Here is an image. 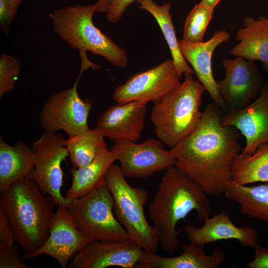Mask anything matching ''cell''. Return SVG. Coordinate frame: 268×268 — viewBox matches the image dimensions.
<instances>
[{
    "label": "cell",
    "mask_w": 268,
    "mask_h": 268,
    "mask_svg": "<svg viewBox=\"0 0 268 268\" xmlns=\"http://www.w3.org/2000/svg\"><path fill=\"white\" fill-rule=\"evenodd\" d=\"M220 110L215 103L207 105L195 130L170 150L175 165L212 196L224 193L231 180L233 162L241 149L239 133L234 127L222 125Z\"/></svg>",
    "instance_id": "1"
},
{
    "label": "cell",
    "mask_w": 268,
    "mask_h": 268,
    "mask_svg": "<svg viewBox=\"0 0 268 268\" xmlns=\"http://www.w3.org/2000/svg\"><path fill=\"white\" fill-rule=\"evenodd\" d=\"M201 187L175 165L165 170L148 213L159 235L163 251L175 252L180 247L178 222L196 211L201 221L209 217L211 206Z\"/></svg>",
    "instance_id": "2"
},
{
    "label": "cell",
    "mask_w": 268,
    "mask_h": 268,
    "mask_svg": "<svg viewBox=\"0 0 268 268\" xmlns=\"http://www.w3.org/2000/svg\"><path fill=\"white\" fill-rule=\"evenodd\" d=\"M41 191L27 176L13 182L1 193L0 205L10 222L15 242L25 255L40 248L49 235L55 203Z\"/></svg>",
    "instance_id": "3"
},
{
    "label": "cell",
    "mask_w": 268,
    "mask_h": 268,
    "mask_svg": "<svg viewBox=\"0 0 268 268\" xmlns=\"http://www.w3.org/2000/svg\"><path fill=\"white\" fill-rule=\"evenodd\" d=\"M206 90L190 74L161 100L154 103L150 120L158 138L170 148L192 133L201 120L202 96Z\"/></svg>",
    "instance_id": "4"
},
{
    "label": "cell",
    "mask_w": 268,
    "mask_h": 268,
    "mask_svg": "<svg viewBox=\"0 0 268 268\" xmlns=\"http://www.w3.org/2000/svg\"><path fill=\"white\" fill-rule=\"evenodd\" d=\"M95 4H75L53 10L49 14L56 34L79 52L99 55L113 66L124 67L128 59L125 50L93 24Z\"/></svg>",
    "instance_id": "5"
},
{
    "label": "cell",
    "mask_w": 268,
    "mask_h": 268,
    "mask_svg": "<svg viewBox=\"0 0 268 268\" xmlns=\"http://www.w3.org/2000/svg\"><path fill=\"white\" fill-rule=\"evenodd\" d=\"M105 184L114 198L115 215L126 229L130 241L144 251L157 254L159 235L155 228L148 224L144 213L148 199L147 191L129 185L118 164L110 167Z\"/></svg>",
    "instance_id": "6"
},
{
    "label": "cell",
    "mask_w": 268,
    "mask_h": 268,
    "mask_svg": "<svg viewBox=\"0 0 268 268\" xmlns=\"http://www.w3.org/2000/svg\"><path fill=\"white\" fill-rule=\"evenodd\" d=\"M112 194L104 184L71 201L67 207L77 228L92 242L131 241L114 212Z\"/></svg>",
    "instance_id": "7"
},
{
    "label": "cell",
    "mask_w": 268,
    "mask_h": 268,
    "mask_svg": "<svg viewBox=\"0 0 268 268\" xmlns=\"http://www.w3.org/2000/svg\"><path fill=\"white\" fill-rule=\"evenodd\" d=\"M64 136L59 133L45 132L33 142L34 165L28 177L34 181L58 206L67 207L70 203L61 193L63 185V161L69 156Z\"/></svg>",
    "instance_id": "8"
},
{
    "label": "cell",
    "mask_w": 268,
    "mask_h": 268,
    "mask_svg": "<svg viewBox=\"0 0 268 268\" xmlns=\"http://www.w3.org/2000/svg\"><path fill=\"white\" fill-rule=\"evenodd\" d=\"M82 71L71 87L53 94L44 104L40 115V122L45 132H65L71 137L89 130L88 118L92 101L84 100L77 92V85Z\"/></svg>",
    "instance_id": "9"
},
{
    "label": "cell",
    "mask_w": 268,
    "mask_h": 268,
    "mask_svg": "<svg viewBox=\"0 0 268 268\" xmlns=\"http://www.w3.org/2000/svg\"><path fill=\"white\" fill-rule=\"evenodd\" d=\"M172 59L133 75L117 87L113 99L118 103L135 101L144 104L157 102L181 83Z\"/></svg>",
    "instance_id": "10"
},
{
    "label": "cell",
    "mask_w": 268,
    "mask_h": 268,
    "mask_svg": "<svg viewBox=\"0 0 268 268\" xmlns=\"http://www.w3.org/2000/svg\"><path fill=\"white\" fill-rule=\"evenodd\" d=\"M163 144L159 139L150 138L141 143H116L111 150L116 153L125 177L145 179L175 165V158Z\"/></svg>",
    "instance_id": "11"
},
{
    "label": "cell",
    "mask_w": 268,
    "mask_h": 268,
    "mask_svg": "<svg viewBox=\"0 0 268 268\" xmlns=\"http://www.w3.org/2000/svg\"><path fill=\"white\" fill-rule=\"evenodd\" d=\"M225 77L216 81L219 94L230 111L241 109L257 97L263 76L255 62L236 57L222 61Z\"/></svg>",
    "instance_id": "12"
},
{
    "label": "cell",
    "mask_w": 268,
    "mask_h": 268,
    "mask_svg": "<svg viewBox=\"0 0 268 268\" xmlns=\"http://www.w3.org/2000/svg\"><path fill=\"white\" fill-rule=\"evenodd\" d=\"M49 232L43 245L32 254L25 255L23 260L44 255L55 259L62 268H66L74 254L92 242L77 228L65 207L58 206L55 211Z\"/></svg>",
    "instance_id": "13"
},
{
    "label": "cell",
    "mask_w": 268,
    "mask_h": 268,
    "mask_svg": "<svg viewBox=\"0 0 268 268\" xmlns=\"http://www.w3.org/2000/svg\"><path fill=\"white\" fill-rule=\"evenodd\" d=\"M221 123L236 128L245 137L246 145L241 156L253 154L260 144L268 142V83L263 84L259 96L249 104L222 116Z\"/></svg>",
    "instance_id": "14"
},
{
    "label": "cell",
    "mask_w": 268,
    "mask_h": 268,
    "mask_svg": "<svg viewBox=\"0 0 268 268\" xmlns=\"http://www.w3.org/2000/svg\"><path fill=\"white\" fill-rule=\"evenodd\" d=\"M146 114V104L135 101L118 103L100 116L96 128L115 144L137 142L141 137Z\"/></svg>",
    "instance_id": "15"
},
{
    "label": "cell",
    "mask_w": 268,
    "mask_h": 268,
    "mask_svg": "<svg viewBox=\"0 0 268 268\" xmlns=\"http://www.w3.org/2000/svg\"><path fill=\"white\" fill-rule=\"evenodd\" d=\"M143 250L131 241H95L79 251L69 264L70 268H134Z\"/></svg>",
    "instance_id": "16"
},
{
    "label": "cell",
    "mask_w": 268,
    "mask_h": 268,
    "mask_svg": "<svg viewBox=\"0 0 268 268\" xmlns=\"http://www.w3.org/2000/svg\"><path fill=\"white\" fill-rule=\"evenodd\" d=\"M184 231L190 243L202 246L221 240L234 239L243 247L255 248L259 242L255 229L247 225H235L225 210L205 218L201 227L185 225Z\"/></svg>",
    "instance_id": "17"
},
{
    "label": "cell",
    "mask_w": 268,
    "mask_h": 268,
    "mask_svg": "<svg viewBox=\"0 0 268 268\" xmlns=\"http://www.w3.org/2000/svg\"><path fill=\"white\" fill-rule=\"evenodd\" d=\"M230 38V33L221 30L215 32L205 42L190 43L183 40L179 41L183 57L192 66L199 81L205 87L214 103L220 108H224L226 104L219 94L216 81L213 75L211 58L216 47Z\"/></svg>",
    "instance_id": "18"
},
{
    "label": "cell",
    "mask_w": 268,
    "mask_h": 268,
    "mask_svg": "<svg viewBox=\"0 0 268 268\" xmlns=\"http://www.w3.org/2000/svg\"><path fill=\"white\" fill-rule=\"evenodd\" d=\"M182 247V254L173 257H162L143 250L136 268H217L226 260L224 252L218 248L208 255L202 246L190 243L183 244Z\"/></svg>",
    "instance_id": "19"
},
{
    "label": "cell",
    "mask_w": 268,
    "mask_h": 268,
    "mask_svg": "<svg viewBox=\"0 0 268 268\" xmlns=\"http://www.w3.org/2000/svg\"><path fill=\"white\" fill-rule=\"evenodd\" d=\"M236 38L239 43L230 50V54L250 61H260L263 69L268 73V19L245 16Z\"/></svg>",
    "instance_id": "20"
},
{
    "label": "cell",
    "mask_w": 268,
    "mask_h": 268,
    "mask_svg": "<svg viewBox=\"0 0 268 268\" xmlns=\"http://www.w3.org/2000/svg\"><path fill=\"white\" fill-rule=\"evenodd\" d=\"M116 160V153L107 148L89 164L71 168L72 182L66 193V198L71 201L104 184L108 171Z\"/></svg>",
    "instance_id": "21"
},
{
    "label": "cell",
    "mask_w": 268,
    "mask_h": 268,
    "mask_svg": "<svg viewBox=\"0 0 268 268\" xmlns=\"http://www.w3.org/2000/svg\"><path fill=\"white\" fill-rule=\"evenodd\" d=\"M32 148L19 141L9 145L0 138V191L6 190L13 182L27 177L34 165Z\"/></svg>",
    "instance_id": "22"
},
{
    "label": "cell",
    "mask_w": 268,
    "mask_h": 268,
    "mask_svg": "<svg viewBox=\"0 0 268 268\" xmlns=\"http://www.w3.org/2000/svg\"><path fill=\"white\" fill-rule=\"evenodd\" d=\"M223 193L227 199L239 204L243 214L268 222V182L247 186L230 180L226 183Z\"/></svg>",
    "instance_id": "23"
},
{
    "label": "cell",
    "mask_w": 268,
    "mask_h": 268,
    "mask_svg": "<svg viewBox=\"0 0 268 268\" xmlns=\"http://www.w3.org/2000/svg\"><path fill=\"white\" fill-rule=\"evenodd\" d=\"M137 1L140 4L139 7L151 13L158 23L168 44L179 77L181 78L183 74H195L181 53L170 13L171 3L165 2L159 5L153 0H138Z\"/></svg>",
    "instance_id": "24"
},
{
    "label": "cell",
    "mask_w": 268,
    "mask_h": 268,
    "mask_svg": "<svg viewBox=\"0 0 268 268\" xmlns=\"http://www.w3.org/2000/svg\"><path fill=\"white\" fill-rule=\"evenodd\" d=\"M231 180L241 185L268 182V142L260 144L249 156H236L232 165Z\"/></svg>",
    "instance_id": "25"
},
{
    "label": "cell",
    "mask_w": 268,
    "mask_h": 268,
    "mask_svg": "<svg viewBox=\"0 0 268 268\" xmlns=\"http://www.w3.org/2000/svg\"><path fill=\"white\" fill-rule=\"evenodd\" d=\"M104 137L96 128L66 139L64 144L74 167L79 168L89 164L106 149Z\"/></svg>",
    "instance_id": "26"
},
{
    "label": "cell",
    "mask_w": 268,
    "mask_h": 268,
    "mask_svg": "<svg viewBox=\"0 0 268 268\" xmlns=\"http://www.w3.org/2000/svg\"><path fill=\"white\" fill-rule=\"evenodd\" d=\"M213 12L214 9L201 2L196 4L186 18L182 40L190 43L202 42Z\"/></svg>",
    "instance_id": "27"
},
{
    "label": "cell",
    "mask_w": 268,
    "mask_h": 268,
    "mask_svg": "<svg viewBox=\"0 0 268 268\" xmlns=\"http://www.w3.org/2000/svg\"><path fill=\"white\" fill-rule=\"evenodd\" d=\"M20 70V62L8 54L0 57V98L12 92Z\"/></svg>",
    "instance_id": "28"
},
{
    "label": "cell",
    "mask_w": 268,
    "mask_h": 268,
    "mask_svg": "<svg viewBox=\"0 0 268 268\" xmlns=\"http://www.w3.org/2000/svg\"><path fill=\"white\" fill-rule=\"evenodd\" d=\"M19 246L0 249V268H28L22 261L18 251Z\"/></svg>",
    "instance_id": "29"
},
{
    "label": "cell",
    "mask_w": 268,
    "mask_h": 268,
    "mask_svg": "<svg viewBox=\"0 0 268 268\" xmlns=\"http://www.w3.org/2000/svg\"><path fill=\"white\" fill-rule=\"evenodd\" d=\"M15 244L12 228L3 208L0 205V249L11 247Z\"/></svg>",
    "instance_id": "30"
},
{
    "label": "cell",
    "mask_w": 268,
    "mask_h": 268,
    "mask_svg": "<svg viewBox=\"0 0 268 268\" xmlns=\"http://www.w3.org/2000/svg\"><path fill=\"white\" fill-rule=\"evenodd\" d=\"M18 7L13 5L9 0H0V26L6 34L17 14Z\"/></svg>",
    "instance_id": "31"
},
{
    "label": "cell",
    "mask_w": 268,
    "mask_h": 268,
    "mask_svg": "<svg viewBox=\"0 0 268 268\" xmlns=\"http://www.w3.org/2000/svg\"><path fill=\"white\" fill-rule=\"evenodd\" d=\"M138 0H112L107 9L106 19L111 23H115L121 19L127 7Z\"/></svg>",
    "instance_id": "32"
},
{
    "label": "cell",
    "mask_w": 268,
    "mask_h": 268,
    "mask_svg": "<svg viewBox=\"0 0 268 268\" xmlns=\"http://www.w3.org/2000/svg\"><path fill=\"white\" fill-rule=\"evenodd\" d=\"M255 249V258L247 266L249 268H268V248L259 244Z\"/></svg>",
    "instance_id": "33"
},
{
    "label": "cell",
    "mask_w": 268,
    "mask_h": 268,
    "mask_svg": "<svg viewBox=\"0 0 268 268\" xmlns=\"http://www.w3.org/2000/svg\"><path fill=\"white\" fill-rule=\"evenodd\" d=\"M112 0H98L95 4L96 12L100 13L106 12L108 6Z\"/></svg>",
    "instance_id": "34"
},
{
    "label": "cell",
    "mask_w": 268,
    "mask_h": 268,
    "mask_svg": "<svg viewBox=\"0 0 268 268\" xmlns=\"http://www.w3.org/2000/svg\"><path fill=\"white\" fill-rule=\"evenodd\" d=\"M220 0H201L200 2L209 8L214 9Z\"/></svg>",
    "instance_id": "35"
},
{
    "label": "cell",
    "mask_w": 268,
    "mask_h": 268,
    "mask_svg": "<svg viewBox=\"0 0 268 268\" xmlns=\"http://www.w3.org/2000/svg\"><path fill=\"white\" fill-rule=\"evenodd\" d=\"M11 3L15 6L18 7L20 4H21L23 0H9Z\"/></svg>",
    "instance_id": "36"
}]
</instances>
